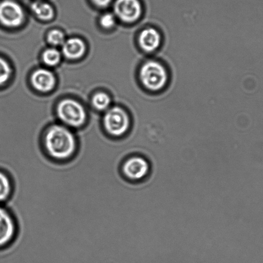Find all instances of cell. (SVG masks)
<instances>
[{
    "label": "cell",
    "mask_w": 263,
    "mask_h": 263,
    "mask_svg": "<svg viewBox=\"0 0 263 263\" xmlns=\"http://www.w3.org/2000/svg\"><path fill=\"white\" fill-rule=\"evenodd\" d=\"M42 152L51 161L65 164L76 158L79 144L74 134L69 128L54 125L48 128L42 139Z\"/></svg>",
    "instance_id": "6da1fadb"
},
{
    "label": "cell",
    "mask_w": 263,
    "mask_h": 263,
    "mask_svg": "<svg viewBox=\"0 0 263 263\" xmlns=\"http://www.w3.org/2000/svg\"><path fill=\"white\" fill-rule=\"evenodd\" d=\"M140 79L144 87L151 91H159L166 86L168 73L163 64L159 61L146 62L140 70Z\"/></svg>",
    "instance_id": "7a4b0ae2"
},
{
    "label": "cell",
    "mask_w": 263,
    "mask_h": 263,
    "mask_svg": "<svg viewBox=\"0 0 263 263\" xmlns=\"http://www.w3.org/2000/svg\"><path fill=\"white\" fill-rule=\"evenodd\" d=\"M19 234V226L14 213L7 205H0V251L12 246Z\"/></svg>",
    "instance_id": "3957f363"
},
{
    "label": "cell",
    "mask_w": 263,
    "mask_h": 263,
    "mask_svg": "<svg viewBox=\"0 0 263 263\" xmlns=\"http://www.w3.org/2000/svg\"><path fill=\"white\" fill-rule=\"evenodd\" d=\"M124 179L130 182H139L145 179L150 173L149 161L139 155H133L124 160L120 166Z\"/></svg>",
    "instance_id": "277c9868"
},
{
    "label": "cell",
    "mask_w": 263,
    "mask_h": 263,
    "mask_svg": "<svg viewBox=\"0 0 263 263\" xmlns=\"http://www.w3.org/2000/svg\"><path fill=\"white\" fill-rule=\"evenodd\" d=\"M103 125L107 134L113 138H118L128 133L130 126V118L122 109L114 107L104 115Z\"/></svg>",
    "instance_id": "5b68a950"
},
{
    "label": "cell",
    "mask_w": 263,
    "mask_h": 263,
    "mask_svg": "<svg viewBox=\"0 0 263 263\" xmlns=\"http://www.w3.org/2000/svg\"><path fill=\"white\" fill-rule=\"evenodd\" d=\"M58 115L64 124L74 128L81 127L86 118L82 105L71 99L64 100L58 105Z\"/></svg>",
    "instance_id": "8992f818"
},
{
    "label": "cell",
    "mask_w": 263,
    "mask_h": 263,
    "mask_svg": "<svg viewBox=\"0 0 263 263\" xmlns=\"http://www.w3.org/2000/svg\"><path fill=\"white\" fill-rule=\"evenodd\" d=\"M114 10L117 17L123 22L133 23L140 18L143 7L139 0H116Z\"/></svg>",
    "instance_id": "52a82bcc"
},
{
    "label": "cell",
    "mask_w": 263,
    "mask_h": 263,
    "mask_svg": "<svg viewBox=\"0 0 263 263\" xmlns=\"http://www.w3.org/2000/svg\"><path fill=\"white\" fill-rule=\"evenodd\" d=\"M24 14L22 7L14 2L6 0L0 4V22L7 27H17L22 24Z\"/></svg>",
    "instance_id": "ba28073f"
},
{
    "label": "cell",
    "mask_w": 263,
    "mask_h": 263,
    "mask_svg": "<svg viewBox=\"0 0 263 263\" xmlns=\"http://www.w3.org/2000/svg\"><path fill=\"white\" fill-rule=\"evenodd\" d=\"M162 43L161 33L154 28H147L139 35L138 44L146 52H153L160 47Z\"/></svg>",
    "instance_id": "9c48e42d"
},
{
    "label": "cell",
    "mask_w": 263,
    "mask_h": 263,
    "mask_svg": "<svg viewBox=\"0 0 263 263\" xmlns=\"http://www.w3.org/2000/svg\"><path fill=\"white\" fill-rule=\"evenodd\" d=\"M31 81L33 86L41 92L51 91L56 84L54 74L45 69H39L33 72Z\"/></svg>",
    "instance_id": "30bf717a"
},
{
    "label": "cell",
    "mask_w": 263,
    "mask_h": 263,
    "mask_svg": "<svg viewBox=\"0 0 263 263\" xmlns=\"http://www.w3.org/2000/svg\"><path fill=\"white\" fill-rule=\"evenodd\" d=\"M15 191L14 180L6 170L0 168V205L11 200Z\"/></svg>",
    "instance_id": "8fae6325"
},
{
    "label": "cell",
    "mask_w": 263,
    "mask_h": 263,
    "mask_svg": "<svg viewBox=\"0 0 263 263\" xmlns=\"http://www.w3.org/2000/svg\"><path fill=\"white\" fill-rule=\"evenodd\" d=\"M84 51V44L79 39H69L64 41L63 45L64 55L69 59L79 58L83 55Z\"/></svg>",
    "instance_id": "7c38bea8"
},
{
    "label": "cell",
    "mask_w": 263,
    "mask_h": 263,
    "mask_svg": "<svg viewBox=\"0 0 263 263\" xmlns=\"http://www.w3.org/2000/svg\"><path fill=\"white\" fill-rule=\"evenodd\" d=\"M32 11L40 20L47 21L52 18L54 10L50 4L42 1H36L31 5Z\"/></svg>",
    "instance_id": "4fadbf2b"
},
{
    "label": "cell",
    "mask_w": 263,
    "mask_h": 263,
    "mask_svg": "<svg viewBox=\"0 0 263 263\" xmlns=\"http://www.w3.org/2000/svg\"><path fill=\"white\" fill-rule=\"evenodd\" d=\"M43 59L47 65L55 66L60 61V53L55 48L47 49L43 54Z\"/></svg>",
    "instance_id": "5bb4252c"
},
{
    "label": "cell",
    "mask_w": 263,
    "mask_h": 263,
    "mask_svg": "<svg viewBox=\"0 0 263 263\" xmlns=\"http://www.w3.org/2000/svg\"><path fill=\"white\" fill-rule=\"evenodd\" d=\"M93 105L99 110H104L107 109L110 104V100L109 97L104 92H99L95 95L93 98Z\"/></svg>",
    "instance_id": "9a60e30c"
},
{
    "label": "cell",
    "mask_w": 263,
    "mask_h": 263,
    "mask_svg": "<svg viewBox=\"0 0 263 263\" xmlns=\"http://www.w3.org/2000/svg\"><path fill=\"white\" fill-rule=\"evenodd\" d=\"M48 43L53 46L63 45L64 43V36L63 33L59 30L51 31L48 35Z\"/></svg>",
    "instance_id": "2e32d148"
},
{
    "label": "cell",
    "mask_w": 263,
    "mask_h": 263,
    "mask_svg": "<svg viewBox=\"0 0 263 263\" xmlns=\"http://www.w3.org/2000/svg\"><path fill=\"white\" fill-rule=\"evenodd\" d=\"M11 69L9 64L4 59L0 58V85L4 84L9 79Z\"/></svg>",
    "instance_id": "e0dca14e"
},
{
    "label": "cell",
    "mask_w": 263,
    "mask_h": 263,
    "mask_svg": "<svg viewBox=\"0 0 263 263\" xmlns=\"http://www.w3.org/2000/svg\"><path fill=\"white\" fill-rule=\"evenodd\" d=\"M100 24L103 27L110 28L114 26L115 23V19L114 15L110 13H107L102 15L100 20Z\"/></svg>",
    "instance_id": "ac0fdd59"
},
{
    "label": "cell",
    "mask_w": 263,
    "mask_h": 263,
    "mask_svg": "<svg viewBox=\"0 0 263 263\" xmlns=\"http://www.w3.org/2000/svg\"><path fill=\"white\" fill-rule=\"evenodd\" d=\"M94 4L100 7H105L112 2V0H92Z\"/></svg>",
    "instance_id": "d6986e66"
}]
</instances>
